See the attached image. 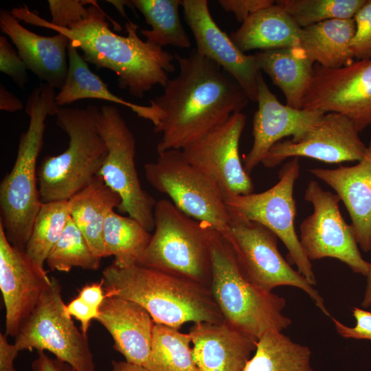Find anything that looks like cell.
Segmentation results:
<instances>
[{"mask_svg": "<svg viewBox=\"0 0 371 371\" xmlns=\"http://www.w3.org/2000/svg\"><path fill=\"white\" fill-rule=\"evenodd\" d=\"M178 75L169 79L161 95L150 100L162 113L154 131L161 133L157 153L182 150L241 112L249 98L219 65L195 48L187 56L175 55Z\"/></svg>", "mask_w": 371, "mask_h": 371, "instance_id": "6da1fadb", "label": "cell"}, {"mask_svg": "<svg viewBox=\"0 0 371 371\" xmlns=\"http://www.w3.org/2000/svg\"><path fill=\"white\" fill-rule=\"evenodd\" d=\"M87 10L84 19L71 28L52 25L26 5L14 7L11 12L19 21L65 35L69 45L82 52L86 62L115 72L118 86L134 97L142 98L155 86L166 85L168 74L175 70V56L142 40L138 25L129 20L125 24L127 36L113 32L106 20L108 15L97 2Z\"/></svg>", "mask_w": 371, "mask_h": 371, "instance_id": "7a4b0ae2", "label": "cell"}, {"mask_svg": "<svg viewBox=\"0 0 371 371\" xmlns=\"http://www.w3.org/2000/svg\"><path fill=\"white\" fill-rule=\"evenodd\" d=\"M102 280L106 297L137 302L155 323L179 329L187 322H224L210 288L188 278L146 266L121 268L112 263Z\"/></svg>", "mask_w": 371, "mask_h": 371, "instance_id": "3957f363", "label": "cell"}, {"mask_svg": "<svg viewBox=\"0 0 371 371\" xmlns=\"http://www.w3.org/2000/svg\"><path fill=\"white\" fill-rule=\"evenodd\" d=\"M55 89L41 82L29 95L28 128L21 134L15 162L0 183V225L8 241L25 250L41 208L36 160L43 146L45 121L56 114Z\"/></svg>", "mask_w": 371, "mask_h": 371, "instance_id": "277c9868", "label": "cell"}, {"mask_svg": "<svg viewBox=\"0 0 371 371\" xmlns=\"http://www.w3.org/2000/svg\"><path fill=\"white\" fill-rule=\"evenodd\" d=\"M100 108L59 106L56 124L69 137L67 149L47 156L38 170V187L42 203L68 201L99 174L107 147L98 128Z\"/></svg>", "mask_w": 371, "mask_h": 371, "instance_id": "5b68a950", "label": "cell"}, {"mask_svg": "<svg viewBox=\"0 0 371 371\" xmlns=\"http://www.w3.org/2000/svg\"><path fill=\"white\" fill-rule=\"evenodd\" d=\"M210 249V289L225 323L257 339L269 330L282 332L291 325V319L283 314L286 300L258 288L244 276L230 245L216 229Z\"/></svg>", "mask_w": 371, "mask_h": 371, "instance_id": "8992f818", "label": "cell"}, {"mask_svg": "<svg viewBox=\"0 0 371 371\" xmlns=\"http://www.w3.org/2000/svg\"><path fill=\"white\" fill-rule=\"evenodd\" d=\"M155 227L138 265L179 276L210 288L212 281L210 243L214 229L160 199L154 210Z\"/></svg>", "mask_w": 371, "mask_h": 371, "instance_id": "52a82bcc", "label": "cell"}, {"mask_svg": "<svg viewBox=\"0 0 371 371\" xmlns=\"http://www.w3.org/2000/svg\"><path fill=\"white\" fill-rule=\"evenodd\" d=\"M229 222L219 232L230 245L244 276L268 292L280 286L304 291L326 316L330 314L319 291L285 260L278 249V236L263 225L227 207Z\"/></svg>", "mask_w": 371, "mask_h": 371, "instance_id": "ba28073f", "label": "cell"}, {"mask_svg": "<svg viewBox=\"0 0 371 371\" xmlns=\"http://www.w3.org/2000/svg\"><path fill=\"white\" fill-rule=\"evenodd\" d=\"M148 183L168 195L183 213L223 232L228 226L229 213L216 186L198 168L190 164L181 150L158 153L153 162L144 166Z\"/></svg>", "mask_w": 371, "mask_h": 371, "instance_id": "9c48e42d", "label": "cell"}, {"mask_svg": "<svg viewBox=\"0 0 371 371\" xmlns=\"http://www.w3.org/2000/svg\"><path fill=\"white\" fill-rule=\"evenodd\" d=\"M98 128L107 147L99 172L105 183L121 197L119 212L126 213L148 232L154 229L155 199L141 185L135 168L136 142L120 111L114 106L100 108Z\"/></svg>", "mask_w": 371, "mask_h": 371, "instance_id": "30bf717a", "label": "cell"}, {"mask_svg": "<svg viewBox=\"0 0 371 371\" xmlns=\"http://www.w3.org/2000/svg\"><path fill=\"white\" fill-rule=\"evenodd\" d=\"M51 279L50 287L21 324L14 344L19 351H48L74 371H95L87 335L65 313L61 285L56 278Z\"/></svg>", "mask_w": 371, "mask_h": 371, "instance_id": "8fae6325", "label": "cell"}, {"mask_svg": "<svg viewBox=\"0 0 371 371\" xmlns=\"http://www.w3.org/2000/svg\"><path fill=\"white\" fill-rule=\"evenodd\" d=\"M298 157L286 162L279 172L278 181L259 193L240 195L225 200L227 207L272 231L283 243L297 271L313 286L317 280L311 260L306 256L295 228L297 214L294 184L300 175Z\"/></svg>", "mask_w": 371, "mask_h": 371, "instance_id": "7c38bea8", "label": "cell"}, {"mask_svg": "<svg viewBox=\"0 0 371 371\" xmlns=\"http://www.w3.org/2000/svg\"><path fill=\"white\" fill-rule=\"evenodd\" d=\"M304 199L313 207V213L300 225L299 239L308 258H336L353 272L366 276L370 262L363 258L353 227L341 215L339 196L311 180Z\"/></svg>", "mask_w": 371, "mask_h": 371, "instance_id": "4fadbf2b", "label": "cell"}, {"mask_svg": "<svg viewBox=\"0 0 371 371\" xmlns=\"http://www.w3.org/2000/svg\"><path fill=\"white\" fill-rule=\"evenodd\" d=\"M302 109L340 113L359 132L366 129L371 124V59L339 68L315 63Z\"/></svg>", "mask_w": 371, "mask_h": 371, "instance_id": "5bb4252c", "label": "cell"}, {"mask_svg": "<svg viewBox=\"0 0 371 371\" xmlns=\"http://www.w3.org/2000/svg\"><path fill=\"white\" fill-rule=\"evenodd\" d=\"M247 117L232 114L223 124L181 150L185 159L218 189L225 201L254 192V184L239 155L240 139Z\"/></svg>", "mask_w": 371, "mask_h": 371, "instance_id": "9a60e30c", "label": "cell"}, {"mask_svg": "<svg viewBox=\"0 0 371 371\" xmlns=\"http://www.w3.org/2000/svg\"><path fill=\"white\" fill-rule=\"evenodd\" d=\"M359 133L346 116L327 113L300 137L273 145L261 163L271 168L289 157H308L327 164L359 161L367 149Z\"/></svg>", "mask_w": 371, "mask_h": 371, "instance_id": "2e32d148", "label": "cell"}, {"mask_svg": "<svg viewBox=\"0 0 371 371\" xmlns=\"http://www.w3.org/2000/svg\"><path fill=\"white\" fill-rule=\"evenodd\" d=\"M51 283L44 267L32 260L25 250L12 246L0 225V289L5 308L6 336H16Z\"/></svg>", "mask_w": 371, "mask_h": 371, "instance_id": "e0dca14e", "label": "cell"}, {"mask_svg": "<svg viewBox=\"0 0 371 371\" xmlns=\"http://www.w3.org/2000/svg\"><path fill=\"white\" fill-rule=\"evenodd\" d=\"M184 19L193 34L196 52L228 73L249 100L256 102L261 71L254 55L241 51L213 19L206 0H181Z\"/></svg>", "mask_w": 371, "mask_h": 371, "instance_id": "ac0fdd59", "label": "cell"}, {"mask_svg": "<svg viewBox=\"0 0 371 371\" xmlns=\"http://www.w3.org/2000/svg\"><path fill=\"white\" fill-rule=\"evenodd\" d=\"M256 102L258 109L253 119L254 142L243 158V167L249 175L281 139L288 136H292V139L300 137L325 114L281 104L269 89L261 72L258 80Z\"/></svg>", "mask_w": 371, "mask_h": 371, "instance_id": "d6986e66", "label": "cell"}, {"mask_svg": "<svg viewBox=\"0 0 371 371\" xmlns=\"http://www.w3.org/2000/svg\"><path fill=\"white\" fill-rule=\"evenodd\" d=\"M0 28L16 46L27 69L41 82L60 89L68 71L69 39L61 33L45 36L32 32L8 10L0 11Z\"/></svg>", "mask_w": 371, "mask_h": 371, "instance_id": "ffe728a7", "label": "cell"}, {"mask_svg": "<svg viewBox=\"0 0 371 371\" xmlns=\"http://www.w3.org/2000/svg\"><path fill=\"white\" fill-rule=\"evenodd\" d=\"M352 166L308 171L332 189L350 215L356 239L364 252L371 251V140L363 157Z\"/></svg>", "mask_w": 371, "mask_h": 371, "instance_id": "44dd1931", "label": "cell"}, {"mask_svg": "<svg viewBox=\"0 0 371 371\" xmlns=\"http://www.w3.org/2000/svg\"><path fill=\"white\" fill-rule=\"evenodd\" d=\"M188 333L193 360L200 371H244L258 340L225 322L195 323Z\"/></svg>", "mask_w": 371, "mask_h": 371, "instance_id": "7402d4cb", "label": "cell"}, {"mask_svg": "<svg viewBox=\"0 0 371 371\" xmlns=\"http://www.w3.org/2000/svg\"><path fill=\"white\" fill-rule=\"evenodd\" d=\"M97 321L111 335L113 348L125 361L142 368L146 365L155 322L144 307L122 297H106Z\"/></svg>", "mask_w": 371, "mask_h": 371, "instance_id": "603a6c76", "label": "cell"}, {"mask_svg": "<svg viewBox=\"0 0 371 371\" xmlns=\"http://www.w3.org/2000/svg\"><path fill=\"white\" fill-rule=\"evenodd\" d=\"M120 196L98 174L91 183L68 201L69 216L95 256L106 258L103 231L110 212L120 206Z\"/></svg>", "mask_w": 371, "mask_h": 371, "instance_id": "cb8c5ba5", "label": "cell"}, {"mask_svg": "<svg viewBox=\"0 0 371 371\" xmlns=\"http://www.w3.org/2000/svg\"><path fill=\"white\" fill-rule=\"evenodd\" d=\"M301 27L276 3L250 16L230 34L238 47L246 52L299 46Z\"/></svg>", "mask_w": 371, "mask_h": 371, "instance_id": "d4e9b609", "label": "cell"}, {"mask_svg": "<svg viewBox=\"0 0 371 371\" xmlns=\"http://www.w3.org/2000/svg\"><path fill=\"white\" fill-rule=\"evenodd\" d=\"M68 71L65 82L56 95L58 106H63L82 99H99L125 106L137 116L150 121L157 126L162 113L155 106L139 105L123 100L113 94L99 76L91 71L88 63L85 60L78 49L69 44Z\"/></svg>", "mask_w": 371, "mask_h": 371, "instance_id": "484cf974", "label": "cell"}, {"mask_svg": "<svg viewBox=\"0 0 371 371\" xmlns=\"http://www.w3.org/2000/svg\"><path fill=\"white\" fill-rule=\"evenodd\" d=\"M254 55L259 69L282 91L286 105L302 109L315 63L299 47L260 51Z\"/></svg>", "mask_w": 371, "mask_h": 371, "instance_id": "4316f807", "label": "cell"}, {"mask_svg": "<svg viewBox=\"0 0 371 371\" xmlns=\"http://www.w3.org/2000/svg\"><path fill=\"white\" fill-rule=\"evenodd\" d=\"M355 30L354 19L318 23L301 29L298 47L314 63L341 67L354 61L350 43Z\"/></svg>", "mask_w": 371, "mask_h": 371, "instance_id": "83f0119b", "label": "cell"}, {"mask_svg": "<svg viewBox=\"0 0 371 371\" xmlns=\"http://www.w3.org/2000/svg\"><path fill=\"white\" fill-rule=\"evenodd\" d=\"M310 348L278 330L260 336L244 371H313Z\"/></svg>", "mask_w": 371, "mask_h": 371, "instance_id": "f1b7e54d", "label": "cell"}, {"mask_svg": "<svg viewBox=\"0 0 371 371\" xmlns=\"http://www.w3.org/2000/svg\"><path fill=\"white\" fill-rule=\"evenodd\" d=\"M151 235L137 220L112 210L106 218L103 231L106 256H114L113 263L118 267L138 265Z\"/></svg>", "mask_w": 371, "mask_h": 371, "instance_id": "f546056e", "label": "cell"}, {"mask_svg": "<svg viewBox=\"0 0 371 371\" xmlns=\"http://www.w3.org/2000/svg\"><path fill=\"white\" fill-rule=\"evenodd\" d=\"M150 30H142L146 41L162 47L172 45L189 48L191 41L179 16L181 0H133Z\"/></svg>", "mask_w": 371, "mask_h": 371, "instance_id": "4dcf8cb0", "label": "cell"}, {"mask_svg": "<svg viewBox=\"0 0 371 371\" xmlns=\"http://www.w3.org/2000/svg\"><path fill=\"white\" fill-rule=\"evenodd\" d=\"M190 343L189 333L155 323L144 371H200L193 360Z\"/></svg>", "mask_w": 371, "mask_h": 371, "instance_id": "1f68e13d", "label": "cell"}, {"mask_svg": "<svg viewBox=\"0 0 371 371\" xmlns=\"http://www.w3.org/2000/svg\"><path fill=\"white\" fill-rule=\"evenodd\" d=\"M69 216L67 201L42 203L25 247L27 256L44 267L47 256L58 242Z\"/></svg>", "mask_w": 371, "mask_h": 371, "instance_id": "d6a6232c", "label": "cell"}, {"mask_svg": "<svg viewBox=\"0 0 371 371\" xmlns=\"http://www.w3.org/2000/svg\"><path fill=\"white\" fill-rule=\"evenodd\" d=\"M100 258L95 255L85 237L69 216L58 242L45 262L52 271L68 272L74 267L95 271Z\"/></svg>", "mask_w": 371, "mask_h": 371, "instance_id": "836d02e7", "label": "cell"}, {"mask_svg": "<svg viewBox=\"0 0 371 371\" xmlns=\"http://www.w3.org/2000/svg\"><path fill=\"white\" fill-rule=\"evenodd\" d=\"M366 0H278L276 3L301 27L332 19H353Z\"/></svg>", "mask_w": 371, "mask_h": 371, "instance_id": "e575fe53", "label": "cell"}, {"mask_svg": "<svg viewBox=\"0 0 371 371\" xmlns=\"http://www.w3.org/2000/svg\"><path fill=\"white\" fill-rule=\"evenodd\" d=\"M49 9L52 19L49 23L56 27L71 28L88 14L87 4L93 5V0H49Z\"/></svg>", "mask_w": 371, "mask_h": 371, "instance_id": "d590c367", "label": "cell"}, {"mask_svg": "<svg viewBox=\"0 0 371 371\" xmlns=\"http://www.w3.org/2000/svg\"><path fill=\"white\" fill-rule=\"evenodd\" d=\"M353 19L356 30L350 47L354 58L357 60L371 59V0H366Z\"/></svg>", "mask_w": 371, "mask_h": 371, "instance_id": "8d00e7d4", "label": "cell"}, {"mask_svg": "<svg viewBox=\"0 0 371 371\" xmlns=\"http://www.w3.org/2000/svg\"><path fill=\"white\" fill-rule=\"evenodd\" d=\"M27 68L4 36H0V71L9 76L21 88L28 82Z\"/></svg>", "mask_w": 371, "mask_h": 371, "instance_id": "74e56055", "label": "cell"}, {"mask_svg": "<svg viewBox=\"0 0 371 371\" xmlns=\"http://www.w3.org/2000/svg\"><path fill=\"white\" fill-rule=\"evenodd\" d=\"M352 313L355 319L353 326H346L338 319L331 317L337 333L346 339L371 341V311L353 307Z\"/></svg>", "mask_w": 371, "mask_h": 371, "instance_id": "f35d334b", "label": "cell"}, {"mask_svg": "<svg viewBox=\"0 0 371 371\" xmlns=\"http://www.w3.org/2000/svg\"><path fill=\"white\" fill-rule=\"evenodd\" d=\"M273 0H219L218 4L226 12H232L237 21L243 23L250 16L275 3Z\"/></svg>", "mask_w": 371, "mask_h": 371, "instance_id": "ab89813d", "label": "cell"}, {"mask_svg": "<svg viewBox=\"0 0 371 371\" xmlns=\"http://www.w3.org/2000/svg\"><path fill=\"white\" fill-rule=\"evenodd\" d=\"M65 313L69 317H74L80 322V330L87 335L88 330L93 319H98L100 310L90 306L78 296L71 300L64 308Z\"/></svg>", "mask_w": 371, "mask_h": 371, "instance_id": "60d3db41", "label": "cell"}, {"mask_svg": "<svg viewBox=\"0 0 371 371\" xmlns=\"http://www.w3.org/2000/svg\"><path fill=\"white\" fill-rule=\"evenodd\" d=\"M78 296L84 302L95 308L100 307L106 297L103 280L84 286L79 290Z\"/></svg>", "mask_w": 371, "mask_h": 371, "instance_id": "b9f144b4", "label": "cell"}, {"mask_svg": "<svg viewBox=\"0 0 371 371\" xmlns=\"http://www.w3.org/2000/svg\"><path fill=\"white\" fill-rule=\"evenodd\" d=\"M32 371H74L67 363L49 357L45 351H37V357L32 363Z\"/></svg>", "mask_w": 371, "mask_h": 371, "instance_id": "7bdbcfd3", "label": "cell"}, {"mask_svg": "<svg viewBox=\"0 0 371 371\" xmlns=\"http://www.w3.org/2000/svg\"><path fill=\"white\" fill-rule=\"evenodd\" d=\"M8 336L0 334V371H16L14 363L20 352L14 344H10Z\"/></svg>", "mask_w": 371, "mask_h": 371, "instance_id": "ee69618b", "label": "cell"}, {"mask_svg": "<svg viewBox=\"0 0 371 371\" xmlns=\"http://www.w3.org/2000/svg\"><path fill=\"white\" fill-rule=\"evenodd\" d=\"M23 108L21 100L8 91L2 84L0 85V109L10 113L18 111Z\"/></svg>", "mask_w": 371, "mask_h": 371, "instance_id": "f6af8a7d", "label": "cell"}, {"mask_svg": "<svg viewBox=\"0 0 371 371\" xmlns=\"http://www.w3.org/2000/svg\"><path fill=\"white\" fill-rule=\"evenodd\" d=\"M111 366L112 371H144L142 367L126 361H118L113 360L111 361Z\"/></svg>", "mask_w": 371, "mask_h": 371, "instance_id": "bcb514c9", "label": "cell"}, {"mask_svg": "<svg viewBox=\"0 0 371 371\" xmlns=\"http://www.w3.org/2000/svg\"><path fill=\"white\" fill-rule=\"evenodd\" d=\"M366 286L361 305L363 308H368L371 306V262L369 270L366 275Z\"/></svg>", "mask_w": 371, "mask_h": 371, "instance_id": "7dc6e473", "label": "cell"}, {"mask_svg": "<svg viewBox=\"0 0 371 371\" xmlns=\"http://www.w3.org/2000/svg\"><path fill=\"white\" fill-rule=\"evenodd\" d=\"M107 2L113 4L115 5V7L117 8L120 14L127 19V16L126 15L125 11H124V5H127L130 7L134 12H135V7L132 3V1H107ZM128 21V19H127Z\"/></svg>", "mask_w": 371, "mask_h": 371, "instance_id": "c3c4849f", "label": "cell"}]
</instances>
